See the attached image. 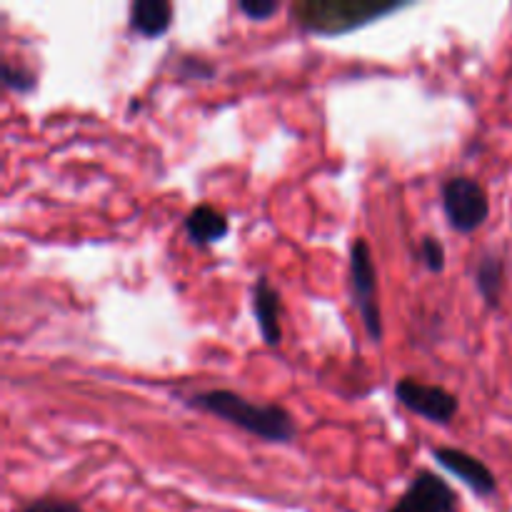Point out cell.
Listing matches in <instances>:
<instances>
[{"mask_svg": "<svg viewBox=\"0 0 512 512\" xmlns=\"http://www.w3.org/2000/svg\"><path fill=\"white\" fill-rule=\"evenodd\" d=\"M183 405L235 425V428L263 440V443L288 445L298 438V423L288 408L278 403H253L235 390H200V393L188 395Z\"/></svg>", "mask_w": 512, "mask_h": 512, "instance_id": "obj_1", "label": "cell"}, {"mask_svg": "<svg viewBox=\"0 0 512 512\" xmlns=\"http://www.w3.org/2000/svg\"><path fill=\"white\" fill-rule=\"evenodd\" d=\"M405 3H375V0H303L290 5V18L303 33L338 38L363 25L403 10Z\"/></svg>", "mask_w": 512, "mask_h": 512, "instance_id": "obj_2", "label": "cell"}, {"mask_svg": "<svg viewBox=\"0 0 512 512\" xmlns=\"http://www.w3.org/2000/svg\"><path fill=\"white\" fill-rule=\"evenodd\" d=\"M440 205L450 228L460 235H473L490 218L488 188L473 175H453L440 185Z\"/></svg>", "mask_w": 512, "mask_h": 512, "instance_id": "obj_3", "label": "cell"}, {"mask_svg": "<svg viewBox=\"0 0 512 512\" xmlns=\"http://www.w3.org/2000/svg\"><path fill=\"white\" fill-rule=\"evenodd\" d=\"M350 288H353L355 308L363 320L365 335L373 343H383L385 325L378 300V268H375L373 250L365 238H355L350 245Z\"/></svg>", "mask_w": 512, "mask_h": 512, "instance_id": "obj_4", "label": "cell"}, {"mask_svg": "<svg viewBox=\"0 0 512 512\" xmlns=\"http://www.w3.org/2000/svg\"><path fill=\"white\" fill-rule=\"evenodd\" d=\"M393 393L405 410L433 425H450L460 410L458 395L450 393L445 385L423 383L418 378H400Z\"/></svg>", "mask_w": 512, "mask_h": 512, "instance_id": "obj_5", "label": "cell"}, {"mask_svg": "<svg viewBox=\"0 0 512 512\" xmlns=\"http://www.w3.org/2000/svg\"><path fill=\"white\" fill-rule=\"evenodd\" d=\"M388 512H458V493L430 468H420Z\"/></svg>", "mask_w": 512, "mask_h": 512, "instance_id": "obj_6", "label": "cell"}, {"mask_svg": "<svg viewBox=\"0 0 512 512\" xmlns=\"http://www.w3.org/2000/svg\"><path fill=\"white\" fill-rule=\"evenodd\" d=\"M435 463L440 468L448 470L450 475L460 480L463 485H468L475 495L480 498H493L498 493V478H495L493 470L483 463L480 458H475L473 453L460 448H450V445H440V448L430 450Z\"/></svg>", "mask_w": 512, "mask_h": 512, "instance_id": "obj_7", "label": "cell"}, {"mask_svg": "<svg viewBox=\"0 0 512 512\" xmlns=\"http://www.w3.org/2000/svg\"><path fill=\"white\" fill-rule=\"evenodd\" d=\"M280 310H283V298L278 288L270 283L265 275H260L253 283V315L258 323L260 340L268 348H278L283 343V323H280Z\"/></svg>", "mask_w": 512, "mask_h": 512, "instance_id": "obj_8", "label": "cell"}, {"mask_svg": "<svg viewBox=\"0 0 512 512\" xmlns=\"http://www.w3.org/2000/svg\"><path fill=\"white\" fill-rule=\"evenodd\" d=\"M183 230L195 245L200 248H210V245L220 243L228 238L230 220L223 210H218L210 203H198L188 210L183 218Z\"/></svg>", "mask_w": 512, "mask_h": 512, "instance_id": "obj_9", "label": "cell"}, {"mask_svg": "<svg viewBox=\"0 0 512 512\" xmlns=\"http://www.w3.org/2000/svg\"><path fill=\"white\" fill-rule=\"evenodd\" d=\"M175 5L170 0H133L128 10V28L140 38H163L173 28Z\"/></svg>", "mask_w": 512, "mask_h": 512, "instance_id": "obj_10", "label": "cell"}, {"mask_svg": "<svg viewBox=\"0 0 512 512\" xmlns=\"http://www.w3.org/2000/svg\"><path fill=\"white\" fill-rule=\"evenodd\" d=\"M475 290H478L480 300L485 308L498 310L503 305L505 293V280H508V263L500 253H483L475 263L473 270Z\"/></svg>", "mask_w": 512, "mask_h": 512, "instance_id": "obj_11", "label": "cell"}, {"mask_svg": "<svg viewBox=\"0 0 512 512\" xmlns=\"http://www.w3.org/2000/svg\"><path fill=\"white\" fill-rule=\"evenodd\" d=\"M0 80L8 93L30 95L38 90V73L23 63H13V60H3L0 65Z\"/></svg>", "mask_w": 512, "mask_h": 512, "instance_id": "obj_12", "label": "cell"}, {"mask_svg": "<svg viewBox=\"0 0 512 512\" xmlns=\"http://www.w3.org/2000/svg\"><path fill=\"white\" fill-rule=\"evenodd\" d=\"M418 260L425 265L428 273H443L445 260H448V250H445L443 240H438L435 235H425V238L420 240Z\"/></svg>", "mask_w": 512, "mask_h": 512, "instance_id": "obj_13", "label": "cell"}, {"mask_svg": "<svg viewBox=\"0 0 512 512\" xmlns=\"http://www.w3.org/2000/svg\"><path fill=\"white\" fill-rule=\"evenodd\" d=\"M178 73L185 80H210L215 78V65L208 58H200V55H183L178 58Z\"/></svg>", "mask_w": 512, "mask_h": 512, "instance_id": "obj_14", "label": "cell"}, {"mask_svg": "<svg viewBox=\"0 0 512 512\" xmlns=\"http://www.w3.org/2000/svg\"><path fill=\"white\" fill-rule=\"evenodd\" d=\"M15 512H85L78 503L65 498H53V495H45V498H35L33 503L23 505Z\"/></svg>", "mask_w": 512, "mask_h": 512, "instance_id": "obj_15", "label": "cell"}, {"mask_svg": "<svg viewBox=\"0 0 512 512\" xmlns=\"http://www.w3.org/2000/svg\"><path fill=\"white\" fill-rule=\"evenodd\" d=\"M238 10L245 15L248 20H270L275 13L280 10L278 0H238Z\"/></svg>", "mask_w": 512, "mask_h": 512, "instance_id": "obj_16", "label": "cell"}]
</instances>
